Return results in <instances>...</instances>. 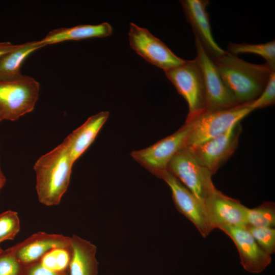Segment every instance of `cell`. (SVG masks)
I'll use <instances>...</instances> for the list:
<instances>
[{"label":"cell","mask_w":275,"mask_h":275,"mask_svg":"<svg viewBox=\"0 0 275 275\" xmlns=\"http://www.w3.org/2000/svg\"><path fill=\"white\" fill-rule=\"evenodd\" d=\"M204 205L213 229H219L225 226L247 227L246 206L217 189L205 201Z\"/></svg>","instance_id":"cell-12"},{"label":"cell","mask_w":275,"mask_h":275,"mask_svg":"<svg viewBox=\"0 0 275 275\" xmlns=\"http://www.w3.org/2000/svg\"><path fill=\"white\" fill-rule=\"evenodd\" d=\"M112 32V27L107 22L96 25L82 24L52 30L38 41L45 46L66 41L80 40L94 37H106L110 36Z\"/></svg>","instance_id":"cell-18"},{"label":"cell","mask_w":275,"mask_h":275,"mask_svg":"<svg viewBox=\"0 0 275 275\" xmlns=\"http://www.w3.org/2000/svg\"><path fill=\"white\" fill-rule=\"evenodd\" d=\"M275 102V71L273 72L261 94L255 100L250 102L255 111L274 104Z\"/></svg>","instance_id":"cell-25"},{"label":"cell","mask_w":275,"mask_h":275,"mask_svg":"<svg viewBox=\"0 0 275 275\" xmlns=\"http://www.w3.org/2000/svg\"><path fill=\"white\" fill-rule=\"evenodd\" d=\"M196 59L203 75L205 90V105L208 110H220L233 107L239 104L225 84L216 66L195 37Z\"/></svg>","instance_id":"cell-9"},{"label":"cell","mask_w":275,"mask_h":275,"mask_svg":"<svg viewBox=\"0 0 275 275\" xmlns=\"http://www.w3.org/2000/svg\"><path fill=\"white\" fill-rule=\"evenodd\" d=\"M4 250L0 246V253H2Z\"/></svg>","instance_id":"cell-30"},{"label":"cell","mask_w":275,"mask_h":275,"mask_svg":"<svg viewBox=\"0 0 275 275\" xmlns=\"http://www.w3.org/2000/svg\"><path fill=\"white\" fill-rule=\"evenodd\" d=\"M191 128V123L185 121L175 132L146 148L133 151L131 155L135 160L158 177L160 173L168 170L174 155L185 147Z\"/></svg>","instance_id":"cell-7"},{"label":"cell","mask_w":275,"mask_h":275,"mask_svg":"<svg viewBox=\"0 0 275 275\" xmlns=\"http://www.w3.org/2000/svg\"><path fill=\"white\" fill-rule=\"evenodd\" d=\"M212 60L225 84L239 104L251 102L258 98L275 71L266 63H249L228 51Z\"/></svg>","instance_id":"cell-1"},{"label":"cell","mask_w":275,"mask_h":275,"mask_svg":"<svg viewBox=\"0 0 275 275\" xmlns=\"http://www.w3.org/2000/svg\"><path fill=\"white\" fill-rule=\"evenodd\" d=\"M167 77L186 100L188 121L206 109L205 90L200 66L195 58L165 71Z\"/></svg>","instance_id":"cell-5"},{"label":"cell","mask_w":275,"mask_h":275,"mask_svg":"<svg viewBox=\"0 0 275 275\" xmlns=\"http://www.w3.org/2000/svg\"><path fill=\"white\" fill-rule=\"evenodd\" d=\"M128 35L131 47L148 62L164 72L185 61L146 29L130 23Z\"/></svg>","instance_id":"cell-10"},{"label":"cell","mask_w":275,"mask_h":275,"mask_svg":"<svg viewBox=\"0 0 275 275\" xmlns=\"http://www.w3.org/2000/svg\"><path fill=\"white\" fill-rule=\"evenodd\" d=\"M97 248L75 235L71 237L69 275H97Z\"/></svg>","instance_id":"cell-17"},{"label":"cell","mask_w":275,"mask_h":275,"mask_svg":"<svg viewBox=\"0 0 275 275\" xmlns=\"http://www.w3.org/2000/svg\"><path fill=\"white\" fill-rule=\"evenodd\" d=\"M74 162L62 143L36 161V189L39 201L48 206L58 205L66 192Z\"/></svg>","instance_id":"cell-2"},{"label":"cell","mask_w":275,"mask_h":275,"mask_svg":"<svg viewBox=\"0 0 275 275\" xmlns=\"http://www.w3.org/2000/svg\"><path fill=\"white\" fill-rule=\"evenodd\" d=\"M245 218L248 226L255 227L274 228L275 225V205L265 202L253 208H245Z\"/></svg>","instance_id":"cell-21"},{"label":"cell","mask_w":275,"mask_h":275,"mask_svg":"<svg viewBox=\"0 0 275 275\" xmlns=\"http://www.w3.org/2000/svg\"><path fill=\"white\" fill-rule=\"evenodd\" d=\"M108 116L109 113L104 111L90 117L62 142L74 163L93 142Z\"/></svg>","instance_id":"cell-16"},{"label":"cell","mask_w":275,"mask_h":275,"mask_svg":"<svg viewBox=\"0 0 275 275\" xmlns=\"http://www.w3.org/2000/svg\"><path fill=\"white\" fill-rule=\"evenodd\" d=\"M19 45L20 44H13L10 42H0V56L16 49Z\"/></svg>","instance_id":"cell-27"},{"label":"cell","mask_w":275,"mask_h":275,"mask_svg":"<svg viewBox=\"0 0 275 275\" xmlns=\"http://www.w3.org/2000/svg\"><path fill=\"white\" fill-rule=\"evenodd\" d=\"M44 46L38 41L28 42L0 56V79H11L20 76V68L24 60L35 50Z\"/></svg>","instance_id":"cell-19"},{"label":"cell","mask_w":275,"mask_h":275,"mask_svg":"<svg viewBox=\"0 0 275 275\" xmlns=\"http://www.w3.org/2000/svg\"><path fill=\"white\" fill-rule=\"evenodd\" d=\"M168 170L174 175L203 204L216 190L212 174L202 166L186 147L170 161Z\"/></svg>","instance_id":"cell-6"},{"label":"cell","mask_w":275,"mask_h":275,"mask_svg":"<svg viewBox=\"0 0 275 275\" xmlns=\"http://www.w3.org/2000/svg\"><path fill=\"white\" fill-rule=\"evenodd\" d=\"M25 266L10 248L0 253V275H23Z\"/></svg>","instance_id":"cell-24"},{"label":"cell","mask_w":275,"mask_h":275,"mask_svg":"<svg viewBox=\"0 0 275 275\" xmlns=\"http://www.w3.org/2000/svg\"><path fill=\"white\" fill-rule=\"evenodd\" d=\"M158 177L170 188L177 209L194 224L203 237L208 236L213 229L204 205L168 170Z\"/></svg>","instance_id":"cell-11"},{"label":"cell","mask_w":275,"mask_h":275,"mask_svg":"<svg viewBox=\"0 0 275 275\" xmlns=\"http://www.w3.org/2000/svg\"><path fill=\"white\" fill-rule=\"evenodd\" d=\"M6 179L0 168V190L5 184Z\"/></svg>","instance_id":"cell-28"},{"label":"cell","mask_w":275,"mask_h":275,"mask_svg":"<svg viewBox=\"0 0 275 275\" xmlns=\"http://www.w3.org/2000/svg\"><path fill=\"white\" fill-rule=\"evenodd\" d=\"M39 91V82L27 75L0 79V108L4 119L16 121L31 112L38 100Z\"/></svg>","instance_id":"cell-4"},{"label":"cell","mask_w":275,"mask_h":275,"mask_svg":"<svg viewBox=\"0 0 275 275\" xmlns=\"http://www.w3.org/2000/svg\"><path fill=\"white\" fill-rule=\"evenodd\" d=\"M254 110L250 102L220 110L205 109L192 119L185 147H192L215 138L239 123Z\"/></svg>","instance_id":"cell-3"},{"label":"cell","mask_w":275,"mask_h":275,"mask_svg":"<svg viewBox=\"0 0 275 275\" xmlns=\"http://www.w3.org/2000/svg\"><path fill=\"white\" fill-rule=\"evenodd\" d=\"M23 275H69L65 271L48 269L38 261L25 266Z\"/></svg>","instance_id":"cell-26"},{"label":"cell","mask_w":275,"mask_h":275,"mask_svg":"<svg viewBox=\"0 0 275 275\" xmlns=\"http://www.w3.org/2000/svg\"><path fill=\"white\" fill-rule=\"evenodd\" d=\"M3 120H5L4 115H3L2 111L1 110L0 108V122Z\"/></svg>","instance_id":"cell-29"},{"label":"cell","mask_w":275,"mask_h":275,"mask_svg":"<svg viewBox=\"0 0 275 275\" xmlns=\"http://www.w3.org/2000/svg\"><path fill=\"white\" fill-rule=\"evenodd\" d=\"M219 229L234 243L239 254L240 263L245 270L258 273L270 264L271 255L259 246L246 228L225 226Z\"/></svg>","instance_id":"cell-14"},{"label":"cell","mask_w":275,"mask_h":275,"mask_svg":"<svg viewBox=\"0 0 275 275\" xmlns=\"http://www.w3.org/2000/svg\"><path fill=\"white\" fill-rule=\"evenodd\" d=\"M20 230L18 213L11 210L0 213V243L13 240Z\"/></svg>","instance_id":"cell-22"},{"label":"cell","mask_w":275,"mask_h":275,"mask_svg":"<svg viewBox=\"0 0 275 275\" xmlns=\"http://www.w3.org/2000/svg\"><path fill=\"white\" fill-rule=\"evenodd\" d=\"M228 52L233 54L254 53L262 57L272 69L275 70V41L260 44L229 43Z\"/></svg>","instance_id":"cell-20"},{"label":"cell","mask_w":275,"mask_h":275,"mask_svg":"<svg viewBox=\"0 0 275 275\" xmlns=\"http://www.w3.org/2000/svg\"><path fill=\"white\" fill-rule=\"evenodd\" d=\"M246 229L259 246L266 253L272 255L275 252V229L248 226Z\"/></svg>","instance_id":"cell-23"},{"label":"cell","mask_w":275,"mask_h":275,"mask_svg":"<svg viewBox=\"0 0 275 275\" xmlns=\"http://www.w3.org/2000/svg\"><path fill=\"white\" fill-rule=\"evenodd\" d=\"M241 132V127L239 122L215 138L196 146L186 148L213 175L236 150Z\"/></svg>","instance_id":"cell-8"},{"label":"cell","mask_w":275,"mask_h":275,"mask_svg":"<svg viewBox=\"0 0 275 275\" xmlns=\"http://www.w3.org/2000/svg\"><path fill=\"white\" fill-rule=\"evenodd\" d=\"M186 19L196 37L212 59L222 56L226 50L216 43L212 36L207 7V0L180 1Z\"/></svg>","instance_id":"cell-15"},{"label":"cell","mask_w":275,"mask_h":275,"mask_svg":"<svg viewBox=\"0 0 275 275\" xmlns=\"http://www.w3.org/2000/svg\"><path fill=\"white\" fill-rule=\"evenodd\" d=\"M71 237L39 232L10 248L24 266L40 261L46 254L57 249H70Z\"/></svg>","instance_id":"cell-13"}]
</instances>
